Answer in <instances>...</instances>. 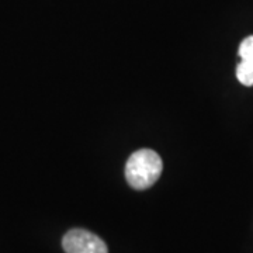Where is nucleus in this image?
<instances>
[{
	"mask_svg": "<svg viewBox=\"0 0 253 253\" xmlns=\"http://www.w3.org/2000/svg\"><path fill=\"white\" fill-rule=\"evenodd\" d=\"M163 169L162 158L152 149H139L128 158L126 165V179L135 190L152 187L161 177Z\"/></svg>",
	"mask_w": 253,
	"mask_h": 253,
	"instance_id": "1",
	"label": "nucleus"
},
{
	"mask_svg": "<svg viewBox=\"0 0 253 253\" xmlns=\"http://www.w3.org/2000/svg\"><path fill=\"white\" fill-rule=\"evenodd\" d=\"M238 54L241 62L236 66V78L244 86H253V36L241 42Z\"/></svg>",
	"mask_w": 253,
	"mask_h": 253,
	"instance_id": "3",
	"label": "nucleus"
},
{
	"mask_svg": "<svg viewBox=\"0 0 253 253\" xmlns=\"http://www.w3.org/2000/svg\"><path fill=\"white\" fill-rule=\"evenodd\" d=\"M62 248L66 253H109L103 239L86 229H71L62 239Z\"/></svg>",
	"mask_w": 253,
	"mask_h": 253,
	"instance_id": "2",
	"label": "nucleus"
}]
</instances>
